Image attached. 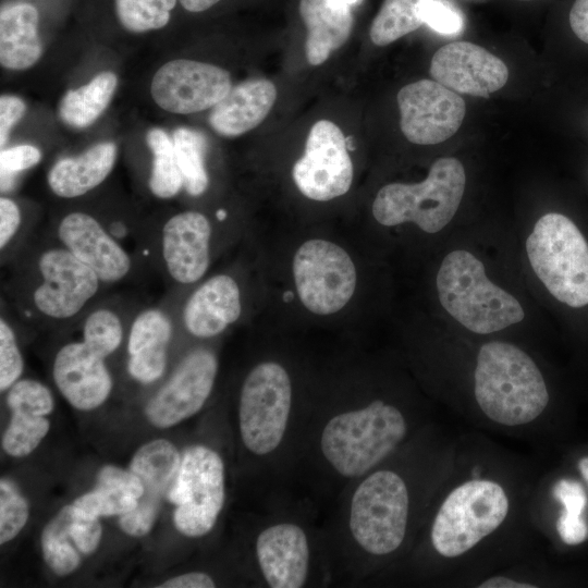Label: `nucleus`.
Segmentation results:
<instances>
[{
  "label": "nucleus",
  "instance_id": "obj_1",
  "mask_svg": "<svg viewBox=\"0 0 588 588\" xmlns=\"http://www.w3.org/2000/svg\"><path fill=\"white\" fill-rule=\"evenodd\" d=\"M517 500L507 478L482 467L453 481L434 509L428 538L432 552L445 561L469 558L505 530Z\"/></svg>",
  "mask_w": 588,
  "mask_h": 588
},
{
  "label": "nucleus",
  "instance_id": "obj_2",
  "mask_svg": "<svg viewBox=\"0 0 588 588\" xmlns=\"http://www.w3.org/2000/svg\"><path fill=\"white\" fill-rule=\"evenodd\" d=\"M473 392L480 417L502 428L531 426L550 403V392L537 364L525 351L504 341L480 346Z\"/></svg>",
  "mask_w": 588,
  "mask_h": 588
},
{
  "label": "nucleus",
  "instance_id": "obj_3",
  "mask_svg": "<svg viewBox=\"0 0 588 588\" xmlns=\"http://www.w3.org/2000/svg\"><path fill=\"white\" fill-rule=\"evenodd\" d=\"M409 420L396 405L377 399L333 415L320 434V451L343 478H360L389 458L405 441Z\"/></svg>",
  "mask_w": 588,
  "mask_h": 588
},
{
  "label": "nucleus",
  "instance_id": "obj_4",
  "mask_svg": "<svg viewBox=\"0 0 588 588\" xmlns=\"http://www.w3.org/2000/svg\"><path fill=\"white\" fill-rule=\"evenodd\" d=\"M414 506L411 480L400 469L377 467L357 483L348 507V530L367 556L385 559L405 543Z\"/></svg>",
  "mask_w": 588,
  "mask_h": 588
},
{
  "label": "nucleus",
  "instance_id": "obj_5",
  "mask_svg": "<svg viewBox=\"0 0 588 588\" xmlns=\"http://www.w3.org/2000/svg\"><path fill=\"white\" fill-rule=\"evenodd\" d=\"M436 285L442 307L474 333L490 334L525 317L519 302L492 283L482 261L468 250L456 249L443 258Z\"/></svg>",
  "mask_w": 588,
  "mask_h": 588
},
{
  "label": "nucleus",
  "instance_id": "obj_6",
  "mask_svg": "<svg viewBox=\"0 0 588 588\" xmlns=\"http://www.w3.org/2000/svg\"><path fill=\"white\" fill-rule=\"evenodd\" d=\"M529 264L548 290L571 309L588 307V238L560 212L543 215L526 240Z\"/></svg>",
  "mask_w": 588,
  "mask_h": 588
},
{
  "label": "nucleus",
  "instance_id": "obj_7",
  "mask_svg": "<svg viewBox=\"0 0 588 588\" xmlns=\"http://www.w3.org/2000/svg\"><path fill=\"white\" fill-rule=\"evenodd\" d=\"M465 185L462 162L454 157L439 158L424 181L382 186L372 203L373 218L384 226L413 222L424 232L437 233L455 216Z\"/></svg>",
  "mask_w": 588,
  "mask_h": 588
},
{
  "label": "nucleus",
  "instance_id": "obj_8",
  "mask_svg": "<svg viewBox=\"0 0 588 588\" xmlns=\"http://www.w3.org/2000/svg\"><path fill=\"white\" fill-rule=\"evenodd\" d=\"M292 402V381L281 364L268 360L250 369L238 400L240 434L249 452L264 456L278 449L290 421Z\"/></svg>",
  "mask_w": 588,
  "mask_h": 588
},
{
  "label": "nucleus",
  "instance_id": "obj_9",
  "mask_svg": "<svg viewBox=\"0 0 588 588\" xmlns=\"http://www.w3.org/2000/svg\"><path fill=\"white\" fill-rule=\"evenodd\" d=\"M166 497L175 505L173 524L180 534L189 538L207 535L225 500L224 463L219 453L201 444L186 449Z\"/></svg>",
  "mask_w": 588,
  "mask_h": 588
},
{
  "label": "nucleus",
  "instance_id": "obj_10",
  "mask_svg": "<svg viewBox=\"0 0 588 588\" xmlns=\"http://www.w3.org/2000/svg\"><path fill=\"white\" fill-rule=\"evenodd\" d=\"M292 267L297 296L315 315L335 314L354 295L355 265L348 253L331 241L304 242L294 254Z\"/></svg>",
  "mask_w": 588,
  "mask_h": 588
},
{
  "label": "nucleus",
  "instance_id": "obj_11",
  "mask_svg": "<svg viewBox=\"0 0 588 588\" xmlns=\"http://www.w3.org/2000/svg\"><path fill=\"white\" fill-rule=\"evenodd\" d=\"M292 176L298 191L313 200L328 201L348 192L353 163L346 137L336 124L320 120L311 126Z\"/></svg>",
  "mask_w": 588,
  "mask_h": 588
},
{
  "label": "nucleus",
  "instance_id": "obj_12",
  "mask_svg": "<svg viewBox=\"0 0 588 588\" xmlns=\"http://www.w3.org/2000/svg\"><path fill=\"white\" fill-rule=\"evenodd\" d=\"M396 99L401 131L418 145L445 142L458 131L466 113L464 99L434 79L405 85Z\"/></svg>",
  "mask_w": 588,
  "mask_h": 588
},
{
  "label": "nucleus",
  "instance_id": "obj_13",
  "mask_svg": "<svg viewBox=\"0 0 588 588\" xmlns=\"http://www.w3.org/2000/svg\"><path fill=\"white\" fill-rule=\"evenodd\" d=\"M231 88V76L226 70L187 59H175L161 65L150 85L155 102L176 114L213 108Z\"/></svg>",
  "mask_w": 588,
  "mask_h": 588
},
{
  "label": "nucleus",
  "instance_id": "obj_14",
  "mask_svg": "<svg viewBox=\"0 0 588 588\" xmlns=\"http://www.w3.org/2000/svg\"><path fill=\"white\" fill-rule=\"evenodd\" d=\"M218 359L207 348L188 353L170 379L147 402L144 414L157 428H170L198 413L215 385Z\"/></svg>",
  "mask_w": 588,
  "mask_h": 588
},
{
  "label": "nucleus",
  "instance_id": "obj_15",
  "mask_svg": "<svg viewBox=\"0 0 588 588\" xmlns=\"http://www.w3.org/2000/svg\"><path fill=\"white\" fill-rule=\"evenodd\" d=\"M40 282L33 292L36 309L51 319H69L91 299L98 275L65 247L44 252L38 259Z\"/></svg>",
  "mask_w": 588,
  "mask_h": 588
},
{
  "label": "nucleus",
  "instance_id": "obj_16",
  "mask_svg": "<svg viewBox=\"0 0 588 588\" xmlns=\"http://www.w3.org/2000/svg\"><path fill=\"white\" fill-rule=\"evenodd\" d=\"M182 455L166 439H155L137 449L128 469L142 481L144 493L137 506L120 516L119 526L132 537L150 532L159 515L161 500L173 483L181 465Z\"/></svg>",
  "mask_w": 588,
  "mask_h": 588
},
{
  "label": "nucleus",
  "instance_id": "obj_17",
  "mask_svg": "<svg viewBox=\"0 0 588 588\" xmlns=\"http://www.w3.org/2000/svg\"><path fill=\"white\" fill-rule=\"evenodd\" d=\"M431 77L457 93L487 98L509 79L506 64L488 50L468 41H453L433 54Z\"/></svg>",
  "mask_w": 588,
  "mask_h": 588
},
{
  "label": "nucleus",
  "instance_id": "obj_18",
  "mask_svg": "<svg viewBox=\"0 0 588 588\" xmlns=\"http://www.w3.org/2000/svg\"><path fill=\"white\" fill-rule=\"evenodd\" d=\"M105 359L83 341L66 343L56 354L54 383L74 408L91 411L109 397L112 378Z\"/></svg>",
  "mask_w": 588,
  "mask_h": 588
},
{
  "label": "nucleus",
  "instance_id": "obj_19",
  "mask_svg": "<svg viewBox=\"0 0 588 588\" xmlns=\"http://www.w3.org/2000/svg\"><path fill=\"white\" fill-rule=\"evenodd\" d=\"M255 552L269 587L299 588L306 584L310 547L301 526L290 522L269 525L257 536Z\"/></svg>",
  "mask_w": 588,
  "mask_h": 588
},
{
  "label": "nucleus",
  "instance_id": "obj_20",
  "mask_svg": "<svg viewBox=\"0 0 588 588\" xmlns=\"http://www.w3.org/2000/svg\"><path fill=\"white\" fill-rule=\"evenodd\" d=\"M58 237L101 282H118L131 269L126 250L86 212L74 211L63 217L58 225Z\"/></svg>",
  "mask_w": 588,
  "mask_h": 588
},
{
  "label": "nucleus",
  "instance_id": "obj_21",
  "mask_svg": "<svg viewBox=\"0 0 588 588\" xmlns=\"http://www.w3.org/2000/svg\"><path fill=\"white\" fill-rule=\"evenodd\" d=\"M211 224L199 211L172 216L162 228V257L171 278L181 284L198 281L210 260Z\"/></svg>",
  "mask_w": 588,
  "mask_h": 588
},
{
  "label": "nucleus",
  "instance_id": "obj_22",
  "mask_svg": "<svg viewBox=\"0 0 588 588\" xmlns=\"http://www.w3.org/2000/svg\"><path fill=\"white\" fill-rule=\"evenodd\" d=\"M241 292L228 274L209 278L187 299L183 309L186 330L197 338H213L241 316Z\"/></svg>",
  "mask_w": 588,
  "mask_h": 588
},
{
  "label": "nucleus",
  "instance_id": "obj_23",
  "mask_svg": "<svg viewBox=\"0 0 588 588\" xmlns=\"http://www.w3.org/2000/svg\"><path fill=\"white\" fill-rule=\"evenodd\" d=\"M277 99L274 84L266 78H252L232 87L211 110V128L223 137H236L258 126Z\"/></svg>",
  "mask_w": 588,
  "mask_h": 588
},
{
  "label": "nucleus",
  "instance_id": "obj_24",
  "mask_svg": "<svg viewBox=\"0 0 588 588\" xmlns=\"http://www.w3.org/2000/svg\"><path fill=\"white\" fill-rule=\"evenodd\" d=\"M172 326L159 309L142 311L134 319L127 339V370L140 383H151L164 372Z\"/></svg>",
  "mask_w": 588,
  "mask_h": 588
},
{
  "label": "nucleus",
  "instance_id": "obj_25",
  "mask_svg": "<svg viewBox=\"0 0 588 588\" xmlns=\"http://www.w3.org/2000/svg\"><path fill=\"white\" fill-rule=\"evenodd\" d=\"M299 13L307 27L306 59L322 64L350 37L353 28L351 8L332 0H301Z\"/></svg>",
  "mask_w": 588,
  "mask_h": 588
},
{
  "label": "nucleus",
  "instance_id": "obj_26",
  "mask_svg": "<svg viewBox=\"0 0 588 588\" xmlns=\"http://www.w3.org/2000/svg\"><path fill=\"white\" fill-rule=\"evenodd\" d=\"M117 159L114 143H99L76 157L57 161L48 173L50 189L59 197L74 198L101 184Z\"/></svg>",
  "mask_w": 588,
  "mask_h": 588
},
{
  "label": "nucleus",
  "instance_id": "obj_27",
  "mask_svg": "<svg viewBox=\"0 0 588 588\" xmlns=\"http://www.w3.org/2000/svg\"><path fill=\"white\" fill-rule=\"evenodd\" d=\"M143 493V483L133 471L105 465L97 474L94 489L76 498L72 505L86 517L121 516L137 506Z\"/></svg>",
  "mask_w": 588,
  "mask_h": 588
},
{
  "label": "nucleus",
  "instance_id": "obj_28",
  "mask_svg": "<svg viewBox=\"0 0 588 588\" xmlns=\"http://www.w3.org/2000/svg\"><path fill=\"white\" fill-rule=\"evenodd\" d=\"M39 14L29 3L2 8L0 13V63L8 70L32 68L42 54L38 36Z\"/></svg>",
  "mask_w": 588,
  "mask_h": 588
},
{
  "label": "nucleus",
  "instance_id": "obj_29",
  "mask_svg": "<svg viewBox=\"0 0 588 588\" xmlns=\"http://www.w3.org/2000/svg\"><path fill=\"white\" fill-rule=\"evenodd\" d=\"M117 86V75L105 71L87 84L69 90L59 105L61 120L75 128L91 125L109 106Z\"/></svg>",
  "mask_w": 588,
  "mask_h": 588
},
{
  "label": "nucleus",
  "instance_id": "obj_30",
  "mask_svg": "<svg viewBox=\"0 0 588 588\" xmlns=\"http://www.w3.org/2000/svg\"><path fill=\"white\" fill-rule=\"evenodd\" d=\"M552 497L560 505L555 519L558 538L568 547H576L588 539V491L581 480L558 479L551 489Z\"/></svg>",
  "mask_w": 588,
  "mask_h": 588
},
{
  "label": "nucleus",
  "instance_id": "obj_31",
  "mask_svg": "<svg viewBox=\"0 0 588 588\" xmlns=\"http://www.w3.org/2000/svg\"><path fill=\"white\" fill-rule=\"evenodd\" d=\"M72 504L63 506L44 527L40 547L45 563L58 576H66L76 571L82 553L71 535Z\"/></svg>",
  "mask_w": 588,
  "mask_h": 588
},
{
  "label": "nucleus",
  "instance_id": "obj_32",
  "mask_svg": "<svg viewBox=\"0 0 588 588\" xmlns=\"http://www.w3.org/2000/svg\"><path fill=\"white\" fill-rule=\"evenodd\" d=\"M430 0H384L370 27L376 46H387L424 24V12Z\"/></svg>",
  "mask_w": 588,
  "mask_h": 588
},
{
  "label": "nucleus",
  "instance_id": "obj_33",
  "mask_svg": "<svg viewBox=\"0 0 588 588\" xmlns=\"http://www.w3.org/2000/svg\"><path fill=\"white\" fill-rule=\"evenodd\" d=\"M146 143L152 154L149 188L158 198H172L184 187L173 139L163 130L154 127L146 134Z\"/></svg>",
  "mask_w": 588,
  "mask_h": 588
},
{
  "label": "nucleus",
  "instance_id": "obj_34",
  "mask_svg": "<svg viewBox=\"0 0 588 588\" xmlns=\"http://www.w3.org/2000/svg\"><path fill=\"white\" fill-rule=\"evenodd\" d=\"M172 139L184 188L192 196L201 195L209 183L205 166L206 138L197 131L179 127Z\"/></svg>",
  "mask_w": 588,
  "mask_h": 588
},
{
  "label": "nucleus",
  "instance_id": "obj_35",
  "mask_svg": "<svg viewBox=\"0 0 588 588\" xmlns=\"http://www.w3.org/2000/svg\"><path fill=\"white\" fill-rule=\"evenodd\" d=\"M10 422L2 436L3 451L13 457L33 453L50 429L44 414L26 407H11Z\"/></svg>",
  "mask_w": 588,
  "mask_h": 588
},
{
  "label": "nucleus",
  "instance_id": "obj_36",
  "mask_svg": "<svg viewBox=\"0 0 588 588\" xmlns=\"http://www.w3.org/2000/svg\"><path fill=\"white\" fill-rule=\"evenodd\" d=\"M176 0H115L117 16L132 33H145L164 27Z\"/></svg>",
  "mask_w": 588,
  "mask_h": 588
},
{
  "label": "nucleus",
  "instance_id": "obj_37",
  "mask_svg": "<svg viewBox=\"0 0 588 588\" xmlns=\"http://www.w3.org/2000/svg\"><path fill=\"white\" fill-rule=\"evenodd\" d=\"M123 340L119 316L107 308L90 313L83 324V342L103 358L114 353Z\"/></svg>",
  "mask_w": 588,
  "mask_h": 588
},
{
  "label": "nucleus",
  "instance_id": "obj_38",
  "mask_svg": "<svg viewBox=\"0 0 588 588\" xmlns=\"http://www.w3.org/2000/svg\"><path fill=\"white\" fill-rule=\"evenodd\" d=\"M29 506L19 488L9 479L0 480V543L13 540L28 520Z\"/></svg>",
  "mask_w": 588,
  "mask_h": 588
},
{
  "label": "nucleus",
  "instance_id": "obj_39",
  "mask_svg": "<svg viewBox=\"0 0 588 588\" xmlns=\"http://www.w3.org/2000/svg\"><path fill=\"white\" fill-rule=\"evenodd\" d=\"M24 369V362L16 336L3 318L0 320V390L3 392L14 384Z\"/></svg>",
  "mask_w": 588,
  "mask_h": 588
},
{
  "label": "nucleus",
  "instance_id": "obj_40",
  "mask_svg": "<svg viewBox=\"0 0 588 588\" xmlns=\"http://www.w3.org/2000/svg\"><path fill=\"white\" fill-rule=\"evenodd\" d=\"M41 159V151L33 145H17L0 152L1 189L7 191L13 175L27 170Z\"/></svg>",
  "mask_w": 588,
  "mask_h": 588
},
{
  "label": "nucleus",
  "instance_id": "obj_41",
  "mask_svg": "<svg viewBox=\"0 0 588 588\" xmlns=\"http://www.w3.org/2000/svg\"><path fill=\"white\" fill-rule=\"evenodd\" d=\"M70 528L76 548L83 555H90L97 550L102 537L99 518L86 517L73 507Z\"/></svg>",
  "mask_w": 588,
  "mask_h": 588
},
{
  "label": "nucleus",
  "instance_id": "obj_42",
  "mask_svg": "<svg viewBox=\"0 0 588 588\" xmlns=\"http://www.w3.org/2000/svg\"><path fill=\"white\" fill-rule=\"evenodd\" d=\"M424 23L433 30L445 35L456 34L463 26L460 13L441 0H430L427 3Z\"/></svg>",
  "mask_w": 588,
  "mask_h": 588
},
{
  "label": "nucleus",
  "instance_id": "obj_43",
  "mask_svg": "<svg viewBox=\"0 0 588 588\" xmlns=\"http://www.w3.org/2000/svg\"><path fill=\"white\" fill-rule=\"evenodd\" d=\"M24 101L12 95L0 97V146L3 147L10 136L13 126L23 118L25 113Z\"/></svg>",
  "mask_w": 588,
  "mask_h": 588
},
{
  "label": "nucleus",
  "instance_id": "obj_44",
  "mask_svg": "<svg viewBox=\"0 0 588 588\" xmlns=\"http://www.w3.org/2000/svg\"><path fill=\"white\" fill-rule=\"evenodd\" d=\"M21 224V211L10 198H0V248L3 249L17 232Z\"/></svg>",
  "mask_w": 588,
  "mask_h": 588
},
{
  "label": "nucleus",
  "instance_id": "obj_45",
  "mask_svg": "<svg viewBox=\"0 0 588 588\" xmlns=\"http://www.w3.org/2000/svg\"><path fill=\"white\" fill-rule=\"evenodd\" d=\"M216 586L213 578L207 573L189 572L174 576L161 583L159 588H212Z\"/></svg>",
  "mask_w": 588,
  "mask_h": 588
},
{
  "label": "nucleus",
  "instance_id": "obj_46",
  "mask_svg": "<svg viewBox=\"0 0 588 588\" xmlns=\"http://www.w3.org/2000/svg\"><path fill=\"white\" fill-rule=\"evenodd\" d=\"M568 23L574 35L588 45V0H575L568 13Z\"/></svg>",
  "mask_w": 588,
  "mask_h": 588
},
{
  "label": "nucleus",
  "instance_id": "obj_47",
  "mask_svg": "<svg viewBox=\"0 0 588 588\" xmlns=\"http://www.w3.org/2000/svg\"><path fill=\"white\" fill-rule=\"evenodd\" d=\"M477 586L479 588H535L539 585L513 575L497 574L481 580Z\"/></svg>",
  "mask_w": 588,
  "mask_h": 588
},
{
  "label": "nucleus",
  "instance_id": "obj_48",
  "mask_svg": "<svg viewBox=\"0 0 588 588\" xmlns=\"http://www.w3.org/2000/svg\"><path fill=\"white\" fill-rule=\"evenodd\" d=\"M182 7L189 12H203L220 0H179Z\"/></svg>",
  "mask_w": 588,
  "mask_h": 588
},
{
  "label": "nucleus",
  "instance_id": "obj_49",
  "mask_svg": "<svg viewBox=\"0 0 588 588\" xmlns=\"http://www.w3.org/2000/svg\"><path fill=\"white\" fill-rule=\"evenodd\" d=\"M576 469L579 474L580 480L588 491V454H585L577 460Z\"/></svg>",
  "mask_w": 588,
  "mask_h": 588
},
{
  "label": "nucleus",
  "instance_id": "obj_50",
  "mask_svg": "<svg viewBox=\"0 0 588 588\" xmlns=\"http://www.w3.org/2000/svg\"><path fill=\"white\" fill-rule=\"evenodd\" d=\"M332 1L351 8V5L355 4L358 0H332Z\"/></svg>",
  "mask_w": 588,
  "mask_h": 588
},
{
  "label": "nucleus",
  "instance_id": "obj_51",
  "mask_svg": "<svg viewBox=\"0 0 588 588\" xmlns=\"http://www.w3.org/2000/svg\"><path fill=\"white\" fill-rule=\"evenodd\" d=\"M518 1H531V0H518Z\"/></svg>",
  "mask_w": 588,
  "mask_h": 588
}]
</instances>
